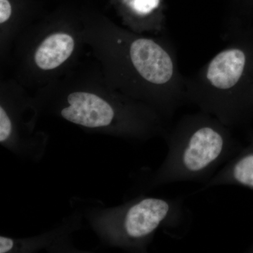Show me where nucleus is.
<instances>
[{
	"label": "nucleus",
	"instance_id": "obj_1",
	"mask_svg": "<svg viewBox=\"0 0 253 253\" xmlns=\"http://www.w3.org/2000/svg\"><path fill=\"white\" fill-rule=\"evenodd\" d=\"M225 36L226 47L186 77V100L231 127L253 104V28L233 21Z\"/></svg>",
	"mask_w": 253,
	"mask_h": 253
},
{
	"label": "nucleus",
	"instance_id": "obj_2",
	"mask_svg": "<svg viewBox=\"0 0 253 253\" xmlns=\"http://www.w3.org/2000/svg\"><path fill=\"white\" fill-rule=\"evenodd\" d=\"M166 141L167 156L151 178L152 186L181 181L206 183L230 160L235 144L229 126L201 111L181 118Z\"/></svg>",
	"mask_w": 253,
	"mask_h": 253
},
{
	"label": "nucleus",
	"instance_id": "obj_3",
	"mask_svg": "<svg viewBox=\"0 0 253 253\" xmlns=\"http://www.w3.org/2000/svg\"><path fill=\"white\" fill-rule=\"evenodd\" d=\"M185 210L179 199L144 197L128 203L113 214L112 235L116 244L144 250L161 228H176L184 222Z\"/></svg>",
	"mask_w": 253,
	"mask_h": 253
},
{
	"label": "nucleus",
	"instance_id": "obj_4",
	"mask_svg": "<svg viewBox=\"0 0 253 253\" xmlns=\"http://www.w3.org/2000/svg\"><path fill=\"white\" fill-rule=\"evenodd\" d=\"M69 106L61 111L69 122L88 128L107 126L114 120V109L109 103L91 93L76 91L68 95Z\"/></svg>",
	"mask_w": 253,
	"mask_h": 253
},
{
	"label": "nucleus",
	"instance_id": "obj_5",
	"mask_svg": "<svg viewBox=\"0 0 253 253\" xmlns=\"http://www.w3.org/2000/svg\"><path fill=\"white\" fill-rule=\"evenodd\" d=\"M239 184L253 189V151L229 160L220 170L205 183L203 190L222 185Z\"/></svg>",
	"mask_w": 253,
	"mask_h": 253
},
{
	"label": "nucleus",
	"instance_id": "obj_6",
	"mask_svg": "<svg viewBox=\"0 0 253 253\" xmlns=\"http://www.w3.org/2000/svg\"><path fill=\"white\" fill-rule=\"evenodd\" d=\"M74 41L65 33H56L48 37L37 50L36 62L43 70H51L62 64L72 54Z\"/></svg>",
	"mask_w": 253,
	"mask_h": 253
},
{
	"label": "nucleus",
	"instance_id": "obj_7",
	"mask_svg": "<svg viewBox=\"0 0 253 253\" xmlns=\"http://www.w3.org/2000/svg\"><path fill=\"white\" fill-rule=\"evenodd\" d=\"M133 14L139 17H146L159 7L161 0H123Z\"/></svg>",
	"mask_w": 253,
	"mask_h": 253
},
{
	"label": "nucleus",
	"instance_id": "obj_8",
	"mask_svg": "<svg viewBox=\"0 0 253 253\" xmlns=\"http://www.w3.org/2000/svg\"><path fill=\"white\" fill-rule=\"evenodd\" d=\"M12 131L13 126L11 120L2 106H1L0 107V143L1 144H9Z\"/></svg>",
	"mask_w": 253,
	"mask_h": 253
},
{
	"label": "nucleus",
	"instance_id": "obj_9",
	"mask_svg": "<svg viewBox=\"0 0 253 253\" xmlns=\"http://www.w3.org/2000/svg\"><path fill=\"white\" fill-rule=\"evenodd\" d=\"M11 14V7L8 0H0V23L9 19Z\"/></svg>",
	"mask_w": 253,
	"mask_h": 253
},
{
	"label": "nucleus",
	"instance_id": "obj_10",
	"mask_svg": "<svg viewBox=\"0 0 253 253\" xmlns=\"http://www.w3.org/2000/svg\"><path fill=\"white\" fill-rule=\"evenodd\" d=\"M15 241L6 236H0V253H10L14 251Z\"/></svg>",
	"mask_w": 253,
	"mask_h": 253
}]
</instances>
